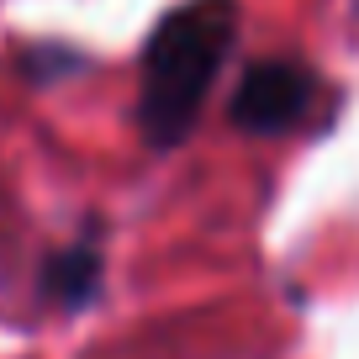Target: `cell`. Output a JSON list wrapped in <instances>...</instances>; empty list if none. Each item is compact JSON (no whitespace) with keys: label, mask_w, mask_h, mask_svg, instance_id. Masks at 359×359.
<instances>
[{"label":"cell","mask_w":359,"mask_h":359,"mask_svg":"<svg viewBox=\"0 0 359 359\" xmlns=\"http://www.w3.org/2000/svg\"><path fill=\"white\" fill-rule=\"evenodd\" d=\"M238 43V0H185L158 22L143 53L137 122L154 148H175L196 127L222 58Z\"/></svg>","instance_id":"1"},{"label":"cell","mask_w":359,"mask_h":359,"mask_svg":"<svg viewBox=\"0 0 359 359\" xmlns=\"http://www.w3.org/2000/svg\"><path fill=\"white\" fill-rule=\"evenodd\" d=\"M48 285H53L58 302H85V296L101 285V254H95V248H69V254H58L53 269H48Z\"/></svg>","instance_id":"3"},{"label":"cell","mask_w":359,"mask_h":359,"mask_svg":"<svg viewBox=\"0 0 359 359\" xmlns=\"http://www.w3.org/2000/svg\"><path fill=\"white\" fill-rule=\"evenodd\" d=\"M312 106V74L296 64H254L233 90V116L238 133H259V137H275L285 127H296Z\"/></svg>","instance_id":"2"}]
</instances>
